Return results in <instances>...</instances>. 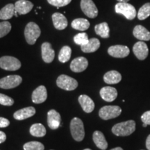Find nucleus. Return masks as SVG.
I'll list each match as a JSON object with an SVG mask.
<instances>
[{
  "instance_id": "f257e3e1",
  "label": "nucleus",
  "mask_w": 150,
  "mask_h": 150,
  "mask_svg": "<svg viewBox=\"0 0 150 150\" xmlns=\"http://www.w3.org/2000/svg\"><path fill=\"white\" fill-rule=\"evenodd\" d=\"M136 130V122L134 120H128L116 124L112 128V132L117 136H127Z\"/></svg>"
},
{
  "instance_id": "f03ea898",
  "label": "nucleus",
  "mask_w": 150,
  "mask_h": 150,
  "mask_svg": "<svg viewBox=\"0 0 150 150\" xmlns=\"http://www.w3.org/2000/svg\"><path fill=\"white\" fill-rule=\"evenodd\" d=\"M41 31L40 27L34 22H29L24 29V36L28 44L33 45L36 42L37 39L40 37Z\"/></svg>"
},
{
  "instance_id": "7ed1b4c3",
  "label": "nucleus",
  "mask_w": 150,
  "mask_h": 150,
  "mask_svg": "<svg viewBox=\"0 0 150 150\" xmlns=\"http://www.w3.org/2000/svg\"><path fill=\"white\" fill-rule=\"evenodd\" d=\"M70 131L73 138L76 141L80 142L83 140L85 131L83 122L78 117H74L70 122Z\"/></svg>"
},
{
  "instance_id": "20e7f679",
  "label": "nucleus",
  "mask_w": 150,
  "mask_h": 150,
  "mask_svg": "<svg viewBox=\"0 0 150 150\" xmlns=\"http://www.w3.org/2000/svg\"><path fill=\"white\" fill-rule=\"evenodd\" d=\"M115 10L116 13L123 15L129 20H134L137 15L135 7L128 2H118L115 5Z\"/></svg>"
},
{
  "instance_id": "39448f33",
  "label": "nucleus",
  "mask_w": 150,
  "mask_h": 150,
  "mask_svg": "<svg viewBox=\"0 0 150 150\" xmlns=\"http://www.w3.org/2000/svg\"><path fill=\"white\" fill-rule=\"evenodd\" d=\"M0 67L5 70L16 71L21 67V63L13 56H5L0 58Z\"/></svg>"
},
{
  "instance_id": "423d86ee",
  "label": "nucleus",
  "mask_w": 150,
  "mask_h": 150,
  "mask_svg": "<svg viewBox=\"0 0 150 150\" xmlns=\"http://www.w3.org/2000/svg\"><path fill=\"white\" fill-rule=\"evenodd\" d=\"M56 84L60 88L68 91H74L78 87L77 81L65 74H62L58 77Z\"/></svg>"
},
{
  "instance_id": "0eeeda50",
  "label": "nucleus",
  "mask_w": 150,
  "mask_h": 150,
  "mask_svg": "<svg viewBox=\"0 0 150 150\" xmlns=\"http://www.w3.org/2000/svg\"><path fill=\"white\" fill-rule=\"evenodd\" d=\"M122 112V109L118 106H105L99 110V115L104 120L115 118Z\"/></svg>"
},
{
  "instance_id": "6e6552de",
  "label": "nucleus",
  "mask_w": 150,
  "mask_h": 150,
  "mask_svg": "<svg viewBox=\"0 0 150 150\" xmlns=\"http://www.w3.org/2000/svg\"><path fill=\"white\" fill-rule=\"evenodd\" d=\"M22 79L19 75H9L0 79V88L11 89L17 87L22 83Z\"/></svg>"
},
{
  "instance_id": "1a4fd4ad",
  "label": "nucleus",
  "mask_w": 150,
  "mask_h": 150,
  "mask_svg": "<svg viewBox=\"0 0 150 150\" xmlns=\"http://www.w3.org/2000/svg\"><path fill=\"white\" fill-rule=\"evenodd\" d=\"M81 8L83 13L90 18H95L98 16V9L93 0H81Z\"/></svg>"
},
{
  "instance_id": "9d476101",
  "label": "nucleus",
  "mask_w": 150,
  "mask_h": 150,
  "mask_svg": "<svg viewBox=\"0 0 150 150\" xmlns=\"http://www.w3.org/2000/svg\"><path fill=\"white\" fill-rule=\"evenodd\" d=\"M108 53L112 57L125 58L130 53V50L125 45H113L108 48Z\"/></svg>"
},
{
  "instance_id": "9b49d317",
  "label": "nucleus",
  "mask_w": 150,
  "mask_h": 150,
  "mask_svg": "<svg viewBox=\"0 0 150 150\" xmlns=\"http://www.w3.org/2000/svg\"><path fill=\"white\" fill-rule=\"evenodd\" d=\"M133 52L139 60H145L149 54V50L147 44L143 41H139L136 42L133 47Z\"/></svg>"
},
{
  "instance_id": "f8f14e48",
  "label": "nucleus",
  "mask_w": 150,
  "mask_h": 150,
  "mask_svg": "<svg viewBox=\"0 0 150 150\" xmlns=\"http://www.w3.org/2000/svg\"><path fill=\"white\" fill-rule=\"evenodd\" d=\"M88 66V61L83 56L74 59L70 64V69L74 72H81Z\"/></svg>"
},
{
  "instance_id": "ddd939ff",
  "label": "nucleus",
  "mask_w": 150,
  "mask_h": 150,
  "mask_svg": "<svg viewBox=\"0 0 150 150\" xmlns=\"http://www.w3.org/2000/svg\"><path fill=\"white\" fill-rule=\"evenodd\" d=\"M41 51H42V60L45 63H50L54 61L55 57V52L50 42H45L42 43L41 46Z\"/></svg>"
},
{
  "instance_id": "4468645a",
  "label": "nucleus",
  "mask_w": 150,
  "mask_h": 150,
  "mask_svg": "<svg viewBox=\"0 0 150 150\" xmlns=\"http://www.w3.org/2000/svg\"><path fill=\"white\" fill-rule=\"evenodd\" d=\"M14 5L16 13L19 15L27 14L33 7V4L27 0H19Z\"/></svg>"
},
{
  "instance_id": "2eb2a0df",
  "label": "nucleus",
  "mask_w": 150,
  "mask_h": 150,
  "mask_svg": "<svg viewBox=\"0 0 150 150\" xmlns=\"http://www.w3.org/2000/svg\"><path fill=\"white\" fill-rule=\"evenodd\" d=\"M47 98V92L44 86H40L33 91L32 93V101L35 104H41L45 102Z\"/></svg>"
},
{
  "instance_id": "dca6fc26",
  "label": "nucleus",
  "mask_w": 150,
  "mask_h": 150,
  "mask_svg": "<svg viewBox=\"0 0 150 150\" xmlns=\"http://www.w3.org/2000/svg\"><path fill=\"white\" fill-rule=\"evenodd\" d=\"M61 117L59 112L56 110H50L47 113V122L48 126L52 129H58L61 125Z\"/></svg>"
},
{
  "instance_id": "f3484780",
  "label": "nucleus",
  "mask_w": 150,
  "mask_h": 150,
  "mask_svg": "<svg viewBox=\"0 0 150 150\" xmlns=\"http://www.w3.org/2000/svg\"><path fill=\"white\" fill-rule=\"evenodd\" d=\"M100 96L106 102H112L117 98V91L115 88L106 86V87L102 88L100 90Z\"/></svg>"
},
{
  "instance_id": "a211bd4d",
  "label": "nucleus",
  "mask_w": 150,
  "mask_h": 150,
  "mask_svg": "<svg viewBox=\"0 0 150 150\" xmlns=\"http://www.w3.org/2000/svg\"><path fill=\"white\" fill-rule=\"evenodd\" d=\"M79 102L86 112H91L95 108V103L91 97L86 95H81L79 97Z\"/></svg>"
},
{
  "instance_id": "6ab92c4d",
  "label": "nucleus",
  "mask_w": 150,
  "mask_h": 150,
  "mask_svg": "<svg viewBox=\"0 0 150 150\" xmlns=\"http://www.w3.org/2000/svg\"><path fill=\"white\" fill-rule=\"evenodd\" d=\"M52 21L54 27L58 30H63L67 27V20L63 14L55 13L52 15Z\"/></svg>"
},
{
  "instance_id": "aec40b11",
  "label": "nucleus",
  "mask_w": 150,
  "mask_h": 150,
  "mask_svg": "<svg viewBox=\"0 0 150 150\" xmlns=\"http://www.w3.org/2000/svg\"><path fill=\"white\" fill-rule=\"evenodd\" d=\"M133 34L136 38L141 41L150 40V32L142 25H137L134 27Z\"/></svg>"
},
{
  "instance_id": "412c9836",
  "label": "nucleus",
  "mask_w": 150,
  "mask_h": 150,
  "mask_svg": "<svg viewBox=\"0 0 150 150\" xmlns=\"http://www.w3.org/2000/svg\"><path fill=\"white\" fill-rule=\"evenodd\" d=\"M35 113V108L32 106L24 108L22 109L18 110L13 114V117L16 120H23L27 119V118L32 117Z\"/></svg>"
},
{
  "instance_id": "4be33fe9",
  "label": "nucleus",
  "mask_w": 150,
  "mask_h": 150,
  "mask_svg": "<svg viewBox=\"0 0 150 150\" xmlns=\"http://www.w3.org/2000/svg\"><path fill=\"white\" fill-rule=\"evenodd\" d=\"M100 47V42L97 38H93L89 39L88 42L84 45L81 46L82 52L84 53H93L96 52Z\"/></svg>"
},
{
  "instance_id": "5701e85b",
  "label": "nucleus",
  "mask_w": 150,
  "mask_h": 150,
  "mask_svg": "<svg viewBox=\"0 0 150 150\" xmlns=\"http://www.w3.org/2000/svg\"><path fill=\"white\" fill-rule=\"evenodd\" d=\"M93 141L98 148L102 150H105L108 147V142L101 131H96L93 134Z\"/></svg>"
},
{
  "instance_id": "b1692460",
  "label": "nucleus",
  "mask_w": 150,
  "mask_h": 150,
  "mask_svg": "<svg viewBox=\"0 0 150 150\" xmlns=\"http://www.w3.org/2000/svg\"><path fill=\"white\" fill-rule=\"evenodd\" d=\"M122 80V75L117 71L111 70L106 72L104 76L105 83L108 84H116L120 82Z\"/></svg>"
},
{
  "instance_id": "393cba45",
  "label": "nucleus",
  "mask_w": 150,
  "mask_h": 150,
  "mask_svg": "<svg viewBox=\"0 0 150 150\" xmlns=\"http://www.w3.org/2000/svg\"><path fill=\"white\" fill-rule=\"evenodd\" d=\"M15 12V5L13 4L6 5L4 8L0 10V20H7L12 18L14 16Z\"/></svg>"
},
{
  "instance_id": "a878e982",
  "label": "nucleus",
  "mask_w": 150,
  "mask_h": 150,
  "mask_svg": "<svg viewBox=\"0 0 150 150\" xmlns=\"http://www.w3.org/2000/svg\"><path fill=\"white\" fill-rule=\"evenodd\" d=\"M95 33L103 38H108L110 36V29L106 22L97 24L95 27Z\"/></svg>"
},
{
  "instance_id": "bb28decb",
  "label": "nucleus",
  "mask_w": 150,
  "mask_h": 150,
  "mask_svg": "<svg viewBox=\"0 0 150 150\" xmlns=\"http://www.w3.org/2000/svg\"><path fill=\"white\" fill-rule=\"evenodd\" d=\"M71 26L73 29L79 31H86L90 27V22L88 20L84 18L75 19L72 22Z\"/></svg>"
},
{
  "instance_id": "cd10ccee",
  "label": "nucleus",
  "mask_w": 150,
  "mask_h": 150,
  "mask_svg": "<svg viewBox=\"0 0 150 150\" xmlns=\"http://www.w3.org/2000/svg\"><path fill=\"white\" fill-rule=\"evenodd\" d=\"M30 134L35 137H43L46 134V129L42 124H34L30 128Z\"/></svg>"
},
{
  "instance_id": "c85d7f7f",
  "label": "nucleus",
  "mask_w": 150,
  "mask_h": 150,
  "mask_svg": "<svg viewBox=\"0 0 150 150\" xmlns=\"http://www.w3.org/2000/svg\"><path fill=\"white\" fill-rule=\"evenodd\" d=\"M72 50L69 46H64L61 48L59 54V60L61 63H66L70 59Z\"/></svg>"
},
{
  "instance_id": "c756f323",
  "label": "nucleus",
  "mask_w": 150,
  "mask_h": 150,
  "mask_svg": "<svg viewBox=\"0 0 150 150\" xmlns=\"http://www.w3.org/2000/svg\"><path fill=\"white\" fill-rule=\"evenodd\" d=\"M150 16V3H146L139 9L138 16V20H144L147 19Z\"/></svg>"
},
{
  "instance_id": "7c9ffc66",
  "label": "nucleus",
  "mask_w": 150,
  "mask_h": 150,
  "mask_svg": "<svg viewBox=\"0 0 150 150\" xmlns=\"http://www.w3.org/2000/svg\"><path fill=\"white\" fill-rule=\"evenodd\" d=\"M23 148L24 150H44L45 147L40 142L31 141L24 144Z\"/></svg>"
},
{
  "instance_id": "2f4dec72",
  "label": "nucleus",
  "mask_w": 150,
  "mask_h": 150,
  "mask_svg": "<svg viewBox=\"0 0 150 150\" xmlns=\"http://www.w3.org/2000/svg\"><path fill=\"white\" fill-rule=\"evenodd\" d=\"M89 39L87 33H78L77 35H76L74 37V41L76 45H84L86 43L88 42Z\"/></svg>"
},
{
  "instance_id": "473e14b6",
  "label": "nucleus",
  "mask_w": 150,
  "mask_h": 150,
  "mask_svg": "<svg viewBox=\"0 0 150 150\" xmlns=\"http://www.w3.org/2000/svg\"><path fill=\"white\" fill-rule=\"evenodd\" d=\"M11 30V24L9 22H0V38L6 35Z\"/></svg>"
},
{
  "instance_id": "72a5a7b5",
  "label": "nucleus",
  "mask_w": 150,
  "mask_h": 150,
  "mask_svg": "<svg viewBox=\"0 0 150 150\" xmlns=\"http://www.w3.org/2000/svg\"><path fill=\"white\" fill-rule=\"evenodd\" d=\"M47 1L49 4L59 8L60 7L68 5L72 1V0H47Z\"/></svg>"
},
{
  "instance_id": "f704fd0d",
  "label": "nucleus",
  "mask_w": 150,
  "mask_h": 150,
  "mask_svg": "<svg viewBox=\"0 0 150 150\" xmlns=\"http://www.w3.org/2000/svg\"><path fill=\"white\" fill-rule=\"evenodd\" d=\"M14 104L13 99L11 97L7 96V95H4V94L0 93V104L4 105V106H12Z\"/></svg>"
},
{
  "instance_id": "c9c22d12",
  "label": "nucleus",
  "mask_w": 150,
  "mask_h": 150,
  "mask_svg": "<svg viewBox=\"0 0 150 150\" xmlns=\"http://www.w3.org/2000/svg\"><path fill=\"white\" fill-rule=\"evenodd\" d=\"M141 120L143 124L150 125V110L144 112L141 116Z\"/></svg>"
},
{
  "instance_id": "e433bc0d",
  "label": "nucleus",
  "mask_w": 150,
  "mask_h": 150,
  "mask_svg": "<svg viewBox=\"0 0 150 150\" xmlns=\"http://www.w3.org/2000/svg\"><path fill=\"white\" fill-rule=\"evenodd\" d=\"M10 122L8 119L4 117H0V128H5L9 126Z\"/></svg>"
},
{
  "instance_id": "4c0bfd02",
  "label": "nucleus",
  "mask_w": 150,
  "mask_h": 150,
  "mask_svg": "<svg viewBox=\"0 0 150 150\" xmlns=\"http://www.w3.org/2000/svg\"><path fill=\"white\" fill-rule=\"evenodd\" d=\"M6 140V135L4 132L0 131V144L3 143Z\"/></svg>"
},
{
  "instance_id": "58836bf2",
  "label": "nucleus",
  "mask_w": 150,
  "mask_h": 150,
  "mask_svg": "<svg viewBox=\"0 0 150 150\" xmlns=\"http://www.w3.org/2000/svg\"><path fill=\"white\" fill-rule=\"evenodd\" d=\"M146 147L148 150H150V135L148 136L146 140Z\"/></svg>"
},
{
  "instance_id": "ea45409f",
  "label": "nucleus",
  "mask_w": 150,
  "mask_h": 150,
  "mask_svg": "<svg viewBox=\"0 0 150 150\" xmlns=\"http://www.w3.org/2000/svg\"><path fill=\"white\" fill-rule=\"evenodd\" d=\"M119 2H128L129 0H117Z\"/></svg>"
},
{
  "instance_id": "a19ab883",
  "label": "nucleus",
  "mask_w": 150,
  "mask_h": 150,
  "mask_svg": "<svg viewBox=\"0 0 150 150\" xmlns=\"http://www.w3.org/2000/svg\"><path fill=\"white\" fill-rule=\"evenodd\" d=\"M110 150H123V149H122L121 147H115V148H113V149H112Z\"/></svg>"
},
{
  "instance_id": "79ce46f5",
  "label": "nucleus",
  "mask_w": 150,
  "mask_h": 150,
  "mask_svg": "<svg viewBox=\"0 0 150 150\" xmlns=\"http://www.w3.org/2000/svg\"><path fill=\"white\" fill-rule=\"evenodd\" d=\"M83 150H91V149H83Z\"/></svg>"
}]
</instances>
